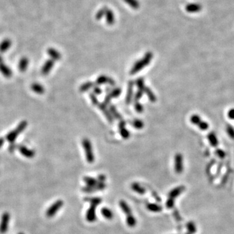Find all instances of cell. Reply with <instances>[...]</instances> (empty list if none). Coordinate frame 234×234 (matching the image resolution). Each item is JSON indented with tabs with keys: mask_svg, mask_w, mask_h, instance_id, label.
<instances>
[{
	"mask_svg": "<svg viewBox=\"0 0 234 234\" xmlns=\"http://www.w3.org/2000/svg\"><path fill=\"white\" fill-rule=\"evenodd\" d=\"M153 58V53L150 51H148L144 55V57L141 58V59L136 61L134 65L133 66L132 68L130 70V74L131 75H134L136 73L139 72V71L142 70L144 67L148 66L150 61H152Z\"/></svg>",
	"mask_w": 234,
	"mask_h": 234,
	"instance_id": "cell-1",
	"label": "cell"
},
{
	"mask_svg": "<svg viewBox=\"0 0 234 234\" xmlns=\"http://www.w3.org/2000/svg\"><path fill=\"white\" fill-rule=\"evenodd\" d=\"M82 145L85 150L86 159L89 163H92L94 161V154L92 151V147L90 141L88 139H83L82 140Z\"/></svg>",
	"mask_w": 234,
	"mask_h": 234,
	"instance_id": "cell-2",
	"label": "cell"
},
{
	"mask_svg": "<svg viewBox=\"0 0 234 234\" xmlns=\"http://www.w3.org/2000/svg\"><path fill=\"white\" fill-rule=\"evenodd\" d=\"M64 205V202L61 200H58L55 201L53 204L48 207V209L46 211V215L48 218H51L54 217L57 213L60 210V209Z\"/></svg>",
	"mask_w": 234,
	"mask_h": 234,
	"instance_id": "cell-3",
	"label": "cell"
},
{
	"mask_svg": "<svg viewBox=\"0 0 234 234\" xmlns=\"http://www.w3.org/2000/svg\"><path fill=\"white\" fill-rule=\"evenodd\" d=\"M190 121H191V122L192 124L196 125L200 129L203 131L207 130L209 127V124H207L206 122L202 120L201 117L196 114L193 115L191 116V118H190Z\"/></svg>",
	"mask_w": 234,
	"mask_h": 234,
	"instance_id": "cell-4",
	"label": "cell"
},
{
	"mask_svg": "<svg viewBox=\"0 0 234 234\" xmlns=\"http://www.w3.org/2000/svg\"><path fill=\"white\" fill-rule=\"evenodd\" d=\"M10 218L11 216L8 212H4L2 215L1 221H0V233L1 234H5L8 231Z\"/></svg>",
	"mask_w": 234,
	"mask_h": 234,
	"instance_id": "cell-5",
	"label": "cell"
},
{
	"mask_svg": "<svg viewBox=\"0 0 234 234\" xmlns=\"http://www.w3.org/2000/svg\"><path fill=\"white\" fill-rule=\"evenodd\" d=\"M174 170L176 173L182 174L183 170V157L181 154H176L174 158Z\"/></svg>",
	"mask_w": 234,
	"mask_h": 234,
	"instance_id": "cell-6",
	"label": "cell"
},
{
	"mask_svg": "<svg viewBox=\"0 0 234 234\" xmlns=\"http://www.w3.org/2000/svg\"><path fill=\"white\" fill-rule=\"evenodd\" d=\"M106 187V184L105 182H99L94 186H85L82 188V191L87 193H91L92 192H95L97 191H101L104 190Z\"/></svg>",
	"mask_w": 234,
	"mask_h": 234,
	"instance_id": "cell-7",
	"label": "cell"
},
{
	"mask_svg": "<svg viewBox=\"0 0 234 234\" xmlns=\"http://www.w3.org/2000/svg\"><path fill=\"white\" fill-rule=\"evenodd\" d=\"M96 207L95 205L90 204V207L88 209L86 214L87 221L90 222H93L96 220Z\"/></svg>",
	"mask_w": 234,
	"mask_h": 234,
	"instance_id": "cell-8",
	"label": "cell"
},
{
	"mask_svg": "<svg viewBox=\"0 0 234 234\" xmlns=\"http://www.w3.org/2000/svg\"><path fill=\"white\" fill-rule=\"evenodd\" d=\"M202 9V7L200 3H192L187 4L185 6V10L186 11L190 13H197L201 11Z\"/></svg>",
	"mask_w": 234,
	"mask_h": 234,
	"instance_id": "cell-9",
	"label": "cell"
},
{
	"mask_svg": "<svg viewBox=\"0 0 234 234\" xmlns=\"http://www.w3.org/2000/svg\"><path fill=\"white\" fill-rule=\"evenodd\" d=\"M53 66H54V61L53 59H48V61H46L42 68V74L44 76L48 75L52 70Z\"/></svg>",
	"mask_w": 234,
	"mask_h": 234,
	"instance_id": "cell-10",
	"label": "cell"
},
{
	"mask_svg": "<svg viewBox=\"0 0 234 234\" xmlns=\"http://www.w3.org/2000/svg\"><path fill=\"white\" fill-rule=\"evenodd\" d=\"M19 151L24 157L27 158H33L35 155V152L33 150L29 149L24 146H20L19 147Z\"/></svg>",
	"mask_w": 234,
	"mask_h": 234,
	"instance_id": "cell-11",
	"label": "cell"
},
{
	"mask_svg": "<svg viewBox=\"0 0 234 234\" xmlns=\"http://www.w3.org/2000/svg\"><path fill=\"white\" fill-rule=\"evenodd\" d=\"M185 190V187L183 185H181L173 189L172 191H170L168 193V198H171L175 199L176 197H178L179 195L181 194Z\"/></svg>",
	"mask_w": 234,
	"mask_h": 234,
	"instance_id": "cell-12",
	"label": "cell"
},
{
	"mask_svg": "<svg viewBox=\"0 0 234 234\" xmlns=\"http://www.w3.org/2000/svg\"><path fill=\"white\" fill-rule=\"evenodd\" d=\"M106 83H108V84L112 86L115 85V82L113 79H111V78H109L105 76H101L97 78L96 80L97 85H103V84H105Z\"/></svg>",
	"mask_w": 234,
	"mask_h": 234,
	"instance_id": "cell-13",
	"label": "cell"
},
{
	"mask_svg": "<svg viewBox=\"0 0 234 234\" xmlns=\"http://www.w3.org/2000/svg\"><path fill=\"white\" fill-rule=\"evenodd\" d=\"M12 45V41L9 38H5L0 43V52L5 53L11 48Z\"/></svg>",
	"mask_w": 234,
	"mask_h": 234,
	"instance_id": "cell-14",
	"label": "cell"
},
{
	"mask_svg": "<svg viewBox=\"0 0 234 234\" xmlns=\"http://www.w3.org/2000/svg\"><path fill=\"white\" fill-rule=\"evenodd\" d=\"M0 72L7 78L11 77L12 75V70L3 62H0Z\"/></svg>",
	"mask_w": 234,
	"mask_h": 234,
	"instance_id": "cell-15",
	"label": "cell"
},
{
	"mask_svg": "<svg viewBox=\"0 0 234 234\" xmlns=\"http://www.w3.org/2000/svg\"><path fill=\"white\" fill-rule=\"evenodd\" d=\"M96 105L101 110V111L103 112L104 115H105L107 119L110 122H113V117H112V115L109 113V111L106 108V105L104 104H100V102H98Z\"/></svg>",
	"mask_w": 234,
	"mask_h": 234,
	"instance_id": "cell-16",
	"label": "cell"
},
{
	"mask_svg": "<svg viewBox=\"0 0 234 234\" xmlns=\"http://www.w3.org/2000/svg\"><path fill=\"white\" fill-rule=\"evenodd\" d=\"M119 131L124 139H128L129 136V131L126 128V122L123 120H121L119 123Z\"/></svg>",
	"mask_w": 234,
	"mask_h": 234,
	"instance_id": "cell-17",
	"label": "cell"
},
{
	"mask_svg": "<svg viewBox=\"0 0 234 234\" xmlns=\"http://www.w3.org/2000/svg\"><path fill=\"white\" fill-rule=\"evenodd\" d=\"M48 54L50 55V57L51 58V59H53V61H58L61 59V53L57 50H56L55 49L52 48L48 49Z\"/></svg>",
	"mask_w": 234,
	"mask_h": 234,
	"instance_id": "cell-18",
	"label": "cell"
},
{
	"mask_svg": "<svg viewBox=\"0 0 234 234\" xmlns=\"http://www.w3.org/2000/svg\"><path fill=\"white\" fill-rule=\"evenodd\" d=\"M31 89L34 92H35V93L38 94H43L45 92L44 87L42 85L37 83H33L31 86Z\"/></svg>",
	"mask_w": 234,
	"mask_h": 234,
	"instance_id": "cell-19",
	"label": "cell"
},
{
	"mask_svg": "<svg viewBox=\"0 0 234 234\" xmlns=\"http://www.w3.org/2000/svg\"><path fill=\"white\" fill-rule=\"evenodd\" d=\"M207 139L209 143H210L211 146L213 147H216L218 144V140L217 139V136L216 134L214 132H210L207 135Z\"/></svg>",
	"mask_w": 234,
	"mask_h": 234,
	"instance_id": "cell-20",
	"label": "cell"
},
{
	"mask_svg": "<svg viewBox=\"0 0 234 234\" xmlns=\"http://www.w3.org/2000/svg\"><path fill=\"white\" fill-rule=\"evenodd\" d=\"M29 65V59L26 57H22L20 60L19 61V64H18V68L20 71L21 72H25L28 66Z\"/></svg>",
	"mask_w": 234,
	"mask_h": 234,
	"instance_id": "cell-21",
	"label": "cell"
},
{
	"mask_svg": "<svg viewBox=\"0 0 234 234\" xmlns=\"http://www.w3.org/2000/svg\"><path fill=\"white\" fill-rule=\"evenodd\" d=\"M133 88V82L131 81L129 83L128 90V92H127V96H126V102L128 105H129V104L131 103V100H132Z\"/></svg>",
	"mask_w": 234,
	"mask_h": 234,
	"instance_id": "cell-22",
	"label": "cell"
},
{
	"mask_svg": "<svg viewBox=\"0 0 234 234\" xmlns=\"http://www.w3.org/2000/svg\"><path fill=\"white\" fill-rule=\"evenodd\" d=\"M105 16L106 18V22L107 23L109 24V25H112V24L114 23L115 16H114V13L111 11V10L107 9Z\"/></svg>",
	"mask_w": 234,
	"mask_h": 234,
	"instance_id": "cell-23",
	"label": "cell"
},
{
	"mask_svg": "<svg viewBox=\"0 0 234 234\" xmlns=\"http://www.w3.org/2000/svg\"><path fill=\"white\" fill-rule=\"evenodd\" d=\"M146 207L149 211L152 212H159L162 211L163 207L159 206L158 204H152V203H148L146 204Z\"/></svg>",
	"mask_w": 234,
	"mask_h": 234,
	"instance_id": "cell-24",
	"label": "cell"
},
{
	"mask_svg": "<svg viewBox=\"0 0 234 234\" xmlns=\"http://www.w3.org/2000/svg\"><path fill=\"white\" fill-rule=\"evenodd\" d=\"M131 189H132L134 191L140 194H144L146 193V189L138 183L134 182L131 184Z\"/></svg>",
	"mask_w": 234,
	"mask_h": 234,
	"instance_id": "cell-25",
	"label": "cell"
},
{
	"mask_svg": "<svg viewBox=\"0 0 234 234\" xmlns=\"http://www.w3.org/2000/svg\"><path fill=\"white\" fill-rule=\"evenodd\" d=\"M19 133H20L19 131L16 129H14L7 135L6 139L10 143H13L14 141L17 138V136H18Z\"/></svg>",
	"mask_w": 234,
	"mask_h": 234,
	"instance_id": "cell-26",
	"label": "cell"
},
{
	"mask_svg": "<svg viewBox=\"0 0 234 234\" xmlns=\"http://www.w3.org/2000/svg\"><path fill=\"white\" fill-rule=\"evenodd\" d=\"M119 205H120V206L122 209V210L123 211V212L126 214L127 216L129 215V214H132L131 213V208L129 207L128 205L127 204V203L125 201L121 200L119 202Z\"/></svg>",
	"mask_w": 234,
	"mask_h": 234,
	"instance_id": "cell-27",
	"label": "cell"
},
{
	"mask_svg": "<svg viewBox=\"0 0 234 234\" xmlns=\"http://www.w3.org/2000/svg\"><path fill=\"white\" fill-rule=\"evenodd\" d=\"M101 213L102 214V215H103L104 217H105L107 219H108V220H111V219H113L114 217L113 212H112L111 209H109L107 207L102 208L101 210Z\"/></svg>",
	"mask_w": 234,
	"mask_h": 234,
	"instance_id": "cell-28",
	"label": "cell"
},
{
	"mask_svg": "<svg viewBox=\"0 0 234 234\" xmlns=\"http://www.w3.org/2000/svg\"><path fill=\"white\" fill-rule=\"evenodd\" d=\"M141 91H143V92H146V95L148 96V98L150 99V100L151 101L155 102V101H156V97H155V96L154 94L153 93V92H152V90H151L149 89L148 87H147L146 86H145V87L143 88V90H141Z\"/></svg>",
	"mask_w": 234,
	"mask_h": 234,
	"instance_id": "cell-29",
	"label": "cell"
},
{
	"mask_svg": "<svg viewBox=\"0 0 234 234\" xmlns=\"http://www.w3.org/2000/svg\"><path fill=\"white\" fill-rule=\"evenodd\" d=\"M84 200L89 202L90 204L95 205V206H97L101 204L102 200L100 197H86L84 198Z\"/></svg>",
	"mask_w": 234,
	"mask_h": 234,
	"instance_id": "cell-30",
	"label": "cell"
},
{
	"mask_svg": "<svg viewBox=\"0 0 234 234\" xmlns=\"http://www.w3.org/2000/svg\"><path fill=\"white\" fill-rule=\"evenodd\" d=\"M83 180L87 186H94V185L99 183V182L98 181V179L89 176H85L83 178Z\"/></svg>",
	"mask_w": 234,
	"mask_h": 234,
	"instance_id": "cell-31",
	"label": "cell"
},
{
	"mask_svg": "<svg viewBox=\"0 0 234 234\" xmlns=\"http://www.w3.org/2000/svg\"><path fill=\"white\" fill-rule=\"evenodd\" d=\"M187 233L188 234H194L197 232V226L196 224L194 222H189L187 224Z\"/></svg>",
	"mask_w": 234,
	"mask_h": 234,
	"instance_id": "cell-32",
	"label": "cell"
},
{
	"mask_svg": "<svg viewBox=\"0 0 234 234\" xmlns=\"http://www.w3.org/2000/svg\"><path fill=\"white\" fill-rule=\"evenodd\" d=\"M126 222L128 226L129 227H134L136 224V218L133 217L132 214H129V215H128L126 217Z\"/></svg>",
	"mask_w": 234,
	"mask_h": 234,
	"instance_id": "cell-33",
	"label": "cell"
},
{
	"mask_svg": "<svg viewBox=\"0 0 234 234\" xmlns=\"http://www.w3.org/2000/svg\"><path fill=\"white\" fill-rule=\"evenodd\" d=\"M124 1L127 4H128L131 8H133L134 9H137L140 7L139 2L137 1V0H124Z\"/></svg>",
	"mask_w": 234,
	"mask_h": 234,
	"instance_id": "cell-34",
	"label": "cell"
},
{
	"mask_svg": "<svg viewBox=\"0 0 234 234\" xmlns=\"http://www.w3.org/2000/svg\"><path fill=\"white\" fill-rule=\"evenodd\" d=\"M93 86H94V84L92 83V82H90V81L86 82V83H85L82 84L81 85L80 90L81 92H86L88 90H89L90 88H92Z\"/></svg>",
	"mask_w": 234,
	"mask_h": 234,
	"instance_id": "cell-35",
	"label": "cell"
},
{
	"mask_svg": "<svg viewBox=\"0 0 234 234\" xmlns=\"http://www.w3.org/2000/svg\"><path fill=\"white\" fill-rule=\"evenodd\" d=\"M226 132L228 136L232 139H234V128L231 124H227L226 127Z\"/></svg>",
	"mask_w": 234,
	"mask_h": 234,
	"instance_id": "cell-36",
	"label": "cell"
},
{
	"mask_svg": "<svg viewBox=\"0 0 234 234\" xmlns=\"http://www.w3.org/2000/svg\"><path fill=\"white\" fill-rule=\"evenodd\" d=\"M132 126L134 127V128L136 129H142L144 127V123L142 120H139V119H135L133 120Z\"/></svg>",
	"mask_w": 234,
	"mask_h": 234,
	"instance_id": "cell-37",
	"label": "cell"
},
{
	"mask_svg": "<svg viewBox=\"0 0 234 234\" xmlns=\"http://www.w3.org/2000/svg\"><path fill=\"white\" fill-rule=\"evenodd\" d=\"M27 122L26 120H23V121H22L18 125L17 128L16 129L19 131V133H20L27 128Z\"/></svg>",
	"mask_w": 234,
	"mask_h": 234,
	"instance_id": "cell-38",
	"label": "cell"
},
{
	"mask_svg": "<svg viewBox=\"0 0 234 234\" xmlns=\"http://www.w3.org/2000/svg\"><path fill=\"white\" fill-rule=\"evenodd\" d=\"M107 9V8L104 7V8L101 9L100 11H98L96 14V18L97 20H100L103 18L105 15V12H106Z\"/></svg>",
	"mask_w": 234,
	"mask_h": 234,
	"instance_id": "cell-39",
	"label": "cell"
},
{
	"mask_svg": "<svg viewBox=\"0 0 234 234\" xmlns=\"http://www.w3.org/2000/svg\"><path fill=\"white\" fill-rule=\"evenodd\" d=\"M121 94V89L120 88H116L114 90H112L110 93L108 94V95L111 98H116L118 97Z\"/></svg>",
	"mask_w": 234,
	"mask_h": 234,
	"instance_id": "cell-40",
	"label": "cell"
},
{
	"mask_svg": "<svg viewBox=\"0 0 234 234\" xmlns=\"http://www.w3.org/2000/svg\"><path fill=\"white\" fill-rule=\"evenodd\" d=\"M110 111H111V113L112 115H113L115 116V118L116 119H120L121 120L122 119V116H120V115H119V113L117 112L115 107L111 105L110 106Z\"/></svg>",
	"mask_w": 234,
	"mask_h": 234,
	"instance_id": "cell-41",
	"label": "cell"
},
{
	"mask_svg": "<svg viewBox=\"0 0 234 234\" xmlns=\"http://www.w3.org/2000/svg\"><path fill=\"white\" fill-rule=\"evenodd\" d=\"M174 199L171 198H168V200L166 202V206L168 209H172L174 206Z\"/></svg>",
	"mask_w": 234,
	"mask_h": 234,
	"instance_id": "cell-42",
	"label": "cell"
},
{
	"mask_svg": "<svg viewBox=\"0 0 234 234\" xmlns=\"http://www.w3.org/2000/svg\"><path fill=\"white\" fill-rule=\"evenodd\" d=\"M135 107L136 111H137L138 113H142L143 111V109H144L143 106L141 105V104H140L139 101H135Z\"/></svg>",
	"mask_w": 234,
	"mask_h": 234,
	"instance_id": "cell-43",
	"label": "cell"
},
{
	"mask_svg": "<svg viewBox=\"0 0 234 234\" xmlns=\"http://www.w3.org/2000/svg\"><path fill=\"white\" fill-rule=\"evenodd\" d=\"M215 153H216V154H217V155L218 156V157H219V158H221V159L224 158H225V156H226L225 152H224V150H222L221 149H217V150H216Z\"/></svg>",
	"mask_w": 234,
	"mask_h": 234,
	"instance_id": "cell-44",
	"label": "cell"
},
{
	"mask_svg": "<svg viewBox=\"0 0 234 234\" xmlns=\"http://www.w3.org/2000/svg\"><path fill=\"white\" fill-rule=\"evenodd\" d=\"M143 95V92L139 90L137 92H136V93L135 94V101H139V100L141 98H142Z\"/></svg>",
	"mask_w": 234,
	"mask_h": 234,
	"instance_id": "cell-45",
	"label": "cell"
},
{
	"mask_svg": "<svg viewBox=\"0 0 234 234\" xmlns=\"http://www.w3.org/2000/svg\"><path fill=\"white\" fill-rule=\"evenodd\" d=\"M228 116L229 119L232 120H234V108H232L230 109L228 112Z\"/></svg>",
	"mask_w": 234,
	"mask_h": 234,
	"instance_id": "cell-46",
	"label": "cell"
},
{
	"mask_svg": "<svg viewBox=\"0 0 234 234\" xmlns=\"http://www.w3.org/2000/svg\"><path fill=\"white\" fill-rule=\"evenodd\" d=\"M105 179H106L105 176H104L103 174H101L98 176V181L99 182H105Z\"/></svg>",
	"mask_w": 234,
	"mask_h": 234,
	"instance_id": "cell-47",
	"label": "cell"
},
{
	"mask_svg": "<svg viewBox=\"0 0 234 234\" xmlns=\"http://www.w3.org/2000/svg\"><path fill=\"white\" fill-rule=\"evenodd\" d=\"M94 92L96 94H100L101 93V90L100 88L98 87H94Z\"/></svg>",
	"mask_w": 234,
	"mask_h": 234,
	"instance_id": "cell-48",
	"label": "cell"
},
{
	"mask_svg": "<svg viewBox=\"0 0 234 234\" xmlns=\"http://www.w3.org/2000/svg\"><path fill=\"white\" fill-rule=\"evenodd\" d=\"M174 216H175V218H176V219H177V220H178V221H180V220H181V217H179V214H178V213H176V212H174Z\"/></svg>",
	"mask_w": 234,
	"mask_h": 234,
	"instance_id": "cell-49",
	"label": "cell"
},
{
	"mask_svg": "<svg viewBox=\"0 0 234 234\" xmlns=\"http://www.w3.org/2000/svg\"><path fill=\"white\" fill-rule=\"evenodd\" d=\"M4 142H5V139L2 137L0 138V148H2V146L4 144Z\"/></svg>",
	"mask_w": 234,
	"mask_h": 234,
	"instance_id": "cell-50",
	"label": "cell"
},
{
	"mask_svg": "<svg viewBox=\"0 0 234 234\" xmlns=\"http://www.w3.org/2000/svg\"><path fill=\"white\" fill-rule=\"evenodd\" d=\"M3 61V57L0 55V62H2Z\"/></svg>",
	"mask_w": 234,
	"mask_h": 234,
	"instance_id": "cell-51",
	"label": "cell"
},
{
	"mask_svg": "<svg viewBox=\"0 0 234 234\" xmlns=\"http://www.w3.org/2000/svg\"><path fill=\"white\" fill-rule=\"evenodd\" d=\"M18 234H24L23 233H22V232H20Z\"/></svg>",
	"mask_w": 234,
	"mask_h": 234,
	"instance_id": "cell-52",
	"label": "cell"
}]
</instances>
